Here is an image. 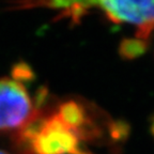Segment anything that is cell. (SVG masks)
Returning a JSON list of instances; mask_svg holds the SVG:
<instances>
[{
    "mask_svg": "<svg viewBox=\"0 0 154 154\" xmlns=\"http://www.w3.org/2000/svg\"><path fill=\"white\" fill-rule=\"evenodd\" d=\"M93 7H95V1H71L69 7L59 11L56 20L66 18L72 25H78Z\"/></svg>",
    "mask_w": 154,
    "mask_h": 154,
    "instance_id": "8992f818",
    "label": "cell"
},
{
    "mask_svg": "<svg viewBox=\"0 0 154 154\" xmlns=\"http://www.w3.org/2000/svg\"><path fill=\"white\" fill-rule=\"evenodd\" d=\"M80 150L79 138L62 124L54 111L33 141L34 154H77Z\"/></svg>",
    "mask_w": 154,
    "mask_h": 154,
    "instance_id": "277c9868",
    "label": "cell"
},
{
    "mask_svg": "<svg viewBox=\"0 0 154 154\" xmlns=\"http://www.w3.org/2000/svg\"><path fill=\"white\" fill-rule=\"evenodd\" d=\"M11 76L13 80L19 82L24 86V84H31L35 79V73L32 66L26 61H17L11 69Z\"/></svg>",
    "mask_w": 154,
    "mask_h": 154,
    "instance_id": "ba28073f",
    "label": "cell"
},
{
    "mask_svg": "<svg viewBox=\"0 0 154 154\" xmlns=\"http://www.w3.org/2000/svg\"><path fill=\"white\" fill-rule=\"evenodd\" d=\"M105 18L115 25L136 27V38L149 41L154 30V0L144 1H99L95 2Z\"/></svg>",
    "mask_w": 154,
    "mask_h": 154,
    "instance_id": "3957f363",
    "label": "cell"
},
{
    "mask_svg": "<svg viewBox=\"0 0 154 154\" xmlns=\"http://www.w3.org/2000/svg\"><path fill=\"white\" fill-rule=\"evenodd\" d=\"M106 133L108 134V138L113 146H120L126 142L131 134V125L126 120L109 119L107 123Z\"/></svg>",
    "mask_w": 154,
    "mask_h": 154,
    "instance_id": "52a82bcc",
    "label": "cell"
},
{
    "mask_svg": "<svg viewBox=\"0 0 154 154\" xmlns=\"http://www.w3.org/2000/svg\"><path fill=\"white\" fill-rule=\"evenodd\" d=\"M54 113L63 125L85 142L103 139L106 132L103 124L106 125L109 121L104 118V112L96 108L94 104L80 99H66L59 102Z\"/></svg>",
    "mask_w": 154,
    "mask_h": 154,
    "instance_id": "6da1fadb",
    "label": "cell"
},
{
    "mask_svg": "<svg viewBox=\"0 0 154 154\" xmlns=\"http://www.w3.org/2000/svg\"><path fill=\"white\" fill-rule=\"evenodd\" d=\"M0 154H11V153H9V152H7V151H5V150L0 149Z\"/></svg>",
    "mask_w": 154,
    "mask_h": 154,
    "instance_id": "8fae6325",
    "label": "cell"
},
{
    "mask_svg": "<svg viewBox=\"0 0 154 154\" xmlns=\"http://www.w3.org/2000/svg\"><path fill=\"white\" fill-rule=\"evenodd\" d=\"M77 154H94L93 152H91L90 150H88V149H82V150H80L79 152Z\"/></svg>",
    "mask_w": 154,
    "mask_h": 154,
    "instance_id": "30bf717a",
    "label": "cell"
},
{
    "mask_svg": "<svg viewBox=\"0 0 154 154\" xmlns=\"http://www.w3.org/2000/svg\"><path fill=\"white\" fill-rule=\"evenodd\" d=\"M149 130H150V133H151V135H152V137H153V139H154V113L150 117Z\"/></svg>",
    "mask_w": 154,
    "mask_h": 154,
    "instance_id": "9c48e42d",
    "label": "cell"
},
{
    "mask_svg": "<svg viewBox=\"0 0 154 154\" xmlns=\"http://www.w3.org/2000/svg\"><path fill=\"white\" fill-rule=\"evenodd\" d=\"M34 111L33 102L22 84L0 78V133L19 130Z\"/></svg>",
    "mask_w": 154,
    "mask_h": 154,
    "instance_id": "7a4b0ae2",
    "label": "cell"
},
{
    "mask_svg": "<svg viewBox=\"0 0 154 154\" xmlns=\"http://www.w3.org/2000/svg\"><path fill=\"white\" fill-rule=\"evenodd\" d=\"M149 46L150 43L147 40L138 38H124L120 41L118 53L122 60H136L147 53Z\"/></svg>",
    "mask_w": 154,
    "mask_h": 154,
    "instance_id": "5b68a950",
    "label": "cell"
}]
</instances>
